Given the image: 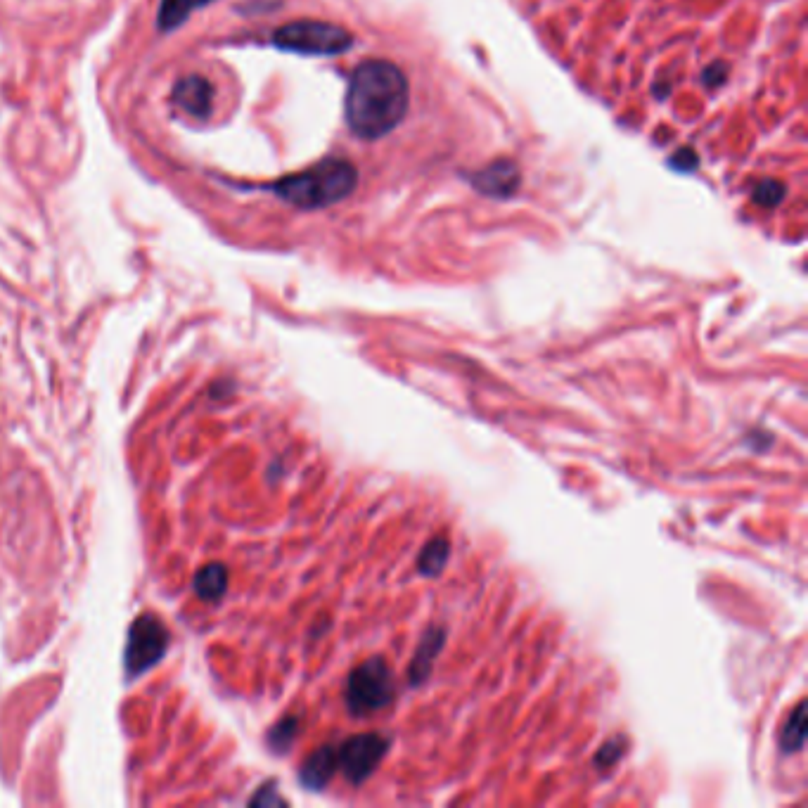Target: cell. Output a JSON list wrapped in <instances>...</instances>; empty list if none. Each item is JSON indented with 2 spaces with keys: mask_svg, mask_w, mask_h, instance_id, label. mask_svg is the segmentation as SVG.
Returning <instances> with one entry per match:
<instances>
[{
  "mask_svg": "<svg viewBox=\"0 0 808 808\" xmlns=\"http://www.w3.org/2000/svg\"><path fill=\"white\" fill-rule=\"evenodd\" d=\"M448 553H451V543H448V538L436 536L434 541H429V543L425 545V550H422V555H420V560H418L420 572L427 574V576H436V574H439L441 569L446 567Z\"/></svg>",
  "mask_w": 808,
  "mask_h": 808,
  "instance_id": "cell-13",
  "label": "cell"
},
{
  "mask_svg": "<svg viewBox=\"0 0 808 808\" xmlns=\"http://www.w3.org/2000/svg\"><path fill=\"white\" fill-rule=\"evenodd\" d=\"M197 593L204 595V598H216L226 591V569L223 567H207L204 572L197 574L195 579Z\"/></svg>",
  "mask_w": 808,
  "mask_h": 808,
  "instance_id": "cell-14",
  "label": "cell"
},
{
  "mask_svg": "<svg viewBox=\"0 0 808 808\" xmlns=\"http://www.w3.org/2000/svg\"><path fill=\"white\" fill-rule=\"evenodd\" d=\"M726 76H728V67L723 62H716L714 67H709L707 72H704V83H707V86L711 88V86H721L723 81H726Z\"/></svg>",
  "mask_w": 808,
  "mask_h": 808,
  "instance_id": "cell-18",
  "label": "cell"
},
{
  "mask_svg": "<svg viewBox=\"0 0 808 808\" xmlns=\"http://www.w3.org/2000/svg\"><path fill=\"white\" fill-rule=\"evenodd\" d=\"M173 105L181 107L190 117H209L211 107H214V88L200 74L183 76L173 88Z\"/></svg>",
  "mask_w": 808,
  "mask_h": 808,
  "instance_id": "cell-7",
  "label": "cell"
},
{
  "mask_svg": "<svg viewBox=\"0 0 808 808\" xmlns=\"http://www.w3.org/2000/svg\"><path fill=\"white\" fill-rule=\"evenodd\" d=\"M474 188L489 197H510L515 195V190L522 183V176H519V166L510 159H498L486 166V169L477 171L472 176Z\"/></svg>",
  "mask_w": 808,
  "mask_h": 808,
  "instance_id": "cell-8",
  "label": "cell"
},
{
  "mask_svg": "<svg viewBox=\"0 0 808 808\" xmlns=\"http://www.w3.org/2000/svg\"><path fill=\"white\" fill-rule=\"evenodd\" d=\"M408 112V79L389 60H365L349 79L344 100L346 124L363 140L384 138Z\"/></svg>",
  "mask_w": 808,
  "mask_h": 808,
  "instance_id": "cell-1",
  "label": "cell"
},
{
  "mask_svg": "<svg viewBox=\"0 0 808 808\" xmlns=\"http://www.w3.org/2000/svg\"><path fill=\"white\" fill-rule=\"evenodd\" d=\"M273 43L282 50L299 55H342L354 46V36L344 27L330 22H316V19H297L285 24L273 34Z\"/></svg>",
  "mask_w": 808,
  "mask_h": 808,
  "instance_id": "cell-3",
  "label": "cell"
},
{
  "mask_svg": "<svg viewBox=\"0 0 808 808\" xmlns=\"http://www.w3.org/2000/svg\"><path fill=\"white\" fill-rule=\"evenodd\" d=\"M671 164L681 171H692L697 166V152L690 150V147H683V150H678V155L673 157Z\"/></svg>",
  "mask_w": 808,
  "mask_h": 808,
  "instance_id": "cell-16",
  "label": "cell"
},
{
  "mask_svg": "<svg viewBox=\"0 0 808 808\" xmlns=\"http://www.w3.org/2000/svg\"><path fill=\"white\" fill-rule=\"evenodd\" d=\"M337 768H339L337 749L323 747L306 759L304 768H301V780H304V785L311 787V790H320V787H325L327 782H330Z\"/></svg>",
  "mask_w": 808,
  "mask_h": 808,
  "instance_id": "cell-9",
  "label": "cell"
},
{
  "mask_svg": "<svg viewBox=\"0 0 808 808\" xmlns=\"http://www.w3.org/2000/svg\"><path fill=\"white\" fill-rule=\"evenodd\" d=\"M804 740H806V704L799 702L797 709L790 714V721H787L785 728H782L780 745L787 754H794L804 747Z\"/></svg>",
  "mask_w": 808,
  "mask_h": 808,
  "instance_id": "cell-12",
  "label": "cell"
},
{
  "mask_svg": "<svg viewBox=\"0 0 808 808\" xmlns=\"http://www.w3.org/2000/svg\"><path fill=\"white\" fill-rule=\"evenodd\" d=\"M752 197L759 207L773 209V207H778L782 200H785V185H782L780 181H773V178H768V181H761L759 185H756Z\"/></svg>",
  "mask_w": 808,
  "mask_h": 808,
  "instance_id": "cell-15",
  "label": "cell"
},
{
  "mask_svg": "<svg viewBox=\"0 0 808 808\" xmlns=\"http://www.w3.org/2000/svg\"><path fill=\"white\" fill-rule=\"evenodd\" d=\"M394 697V678L384 659L375 657L356 666L346 681V707L351 714L368 716L387 707Z\"/></svg>",
  "mask_w": 808,
  "mask_h": 808,
  "instance_id": "cell-4",
  "label": "cell"
},
{
  "mask_svg": "<svg viewBox=\"0 0 808 808\" xmlns=\"http://www.w3.org/2000/svg\"><path fill=\"white\" fill-rule=\"evenodd\" d=\"M441 645H444V631H439V628H436V631H429L425 640H422L420 650L415 654L413 664H410L408 669V678L415 685L422 683L429 676V669H432V662L436 654H439Z\"/></svg>",
  "mask_w": 808,
  "mask_h": 808,
  "instance_id": "cell-11",
  "label": "cell"
},
{
  "mask_svg": "<svg viewBox=\"0 0 808 808\" xmlns=\"http://www.w3.org/2000/svg\"><path fill=\"white\" fill-rule=\"evenodd\" d=\"M619 756H621V742L619 740L607 742V745L602 747L600 754H598V766H612V763L617 761Z\"/></svg>",
  "mask_w": 808,
  "mask_h": 808,
  "instance_id": "cell-17",
  "label": "cell"
},
{
  "mask_svg": "<svg viewBox=\"0 0 808 808\" xmlns=\"http://www.w3.org/2000/svg\"><path fill=\"white\" fill-rule=\"evenodd\" d=\"M214 3V0H162L159 5V15H157V27L159 31H173L181 24L188 22V17L195 10L204 8V5Z\"/></svg>",
  "mask_w": 808,
  "mask_h": 808,
  "instance_id": "cell-10",
  "label": "cell"
},
{
  "mask_svg": "<svg viewBox=\"0 0 808 808\" xmlns=\"http://www.w3.org/2000/svg\"><path fill=\"white\" fill-rule=\"evenodd\" d=\"M358 185L356 166L346 159H323L311 169L273 183L275 195L297 209H325L346 200Z\"/></svg>",
  "mask_w": 808,
  "mask_h": 808,
  "instance_id": "cell-2",
  "label": "cell"
},
{
  "mask_svg": "<svg viewBox=\"0 0 808 808\" xmlns=\"http://www.w3.org/2000/svg\"><path fill=\"white\" fill-rule=\"evenodd\" d=\"M166 645H169V636H166L164 626L157 619L143 617L138 619L131 628V638H128L126 650V664L131 673H140L150 669L152 664L162 657Z\"/></svg>",
  "mask_w": 808,
  "mask_h": 808,
  "instance_id": "cell-6",
  "label": "cell"
},
{
  "mask_svg": "<svg viewBox=\"0 0 808 808\" xmlns=\"http://www.w3.org/2000/svg\"><path fill=\"white\" fill-rule=\"evenodd\" d=\"M387 749H389L387 737L377 733H363L346 740L344 745L337 749V763L344 771L346 780L356 782L358 785V782L368 780L370 775H373L375 768L380 766V761L384 759V754H387Z\"/></svg>",
  "mask_w": 808,
  "mask_h": 808,
  "instance_id": "cell-5",
  "label": "cell"
}]
</instances>
